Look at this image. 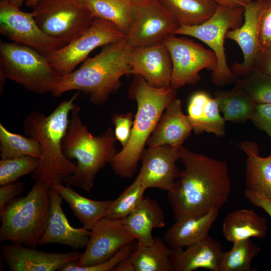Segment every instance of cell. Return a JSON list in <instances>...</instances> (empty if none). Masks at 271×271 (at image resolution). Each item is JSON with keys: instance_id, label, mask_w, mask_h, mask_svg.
I'll return each mask as SVG.
<instances>
[{"instance_id": "6da1fadb", "label": "cell", "mask_w": 271, "mask_h": 271, "mask_svg": "<svg viewBox=\"0 0 271 271\" xmlns=\"http://www.w3.org/2000/svg\"><path fill=\"white\" fill-rule=\"evenodd\" d=\"M180 171L172 191L167 192L175 220L220 210L229 197L231 182L224 161L196 153L182 146Z\"/></svg>"}, {"instance_id": "7a4b0ae2", "label": "cell", "mask_w": 271, "mask_h": 271, "mask_svg": "<svg viewBox=\"0 0 271 271\" xmlns=\"http://www.w3.org/2000/svg\"><path fill=\"white\" fill-rule=\"evenodd\" d=\"M79 94L77 91L62 101L48 115L34 111L25 119L24 133L36 139L41 149L38 167L31 174L34 181H42L52 187L75 172L76 164L63 154L62 142L69 124V115L79 107L75 101Z\"/></svg>"}, {"instance_id": "3957f363", "label": "cell", "mask_w": 271, "mask_h": 271, "mask_svg": "<svg viewBox=\"0 0 271 271\" xmlns=\"http://www.w3.org/2000/svg\"><path fill=\"white\" fill-rule=\"evenodd\" d=\"M132 48L125 37L102 47L95 56L87 58L76 70L63 76L51 93L58 97L71 90L83 92L95 105L104 104L121 86L120 78L131 74Z\"/></svg>"}, {"instance_id": "277c9868", "label": "cell", "mask_w": 271, "mask_h": 271, "mask_svg": "<svg viewBox=\"0 0 271 271\" xmlns=\"http://www.w3.org/2000/svg\"><path fill=\"white\" fill-rule=\"evenodd\" d=\"M138 105L130 138L126 146L110 162L112 171L121 178H132L147 141L170 101L176 97L171 86L156 87L142 76L134 75L128 90Z\"/></svg>"}, {"instance_id": "5b68a950", "label": "cell", "mask_w": 271, "mask_h": 271, "mask_svg": "<svg viewBox=\"0 0 271 271\" xmlns=\"http://www.w3.org/2000/svg\"><path fill=\"white\" fill-rule=\"evenodd\" d=\"M79 111V107L72 111L62 142L63 154L68 159L77 160V169L62 182L89 193L96 175L117 153L116 139L110 128L99 136L92 135L82 123Z\"/></svg>"}, {"instance_id": "8992f818", "label": "cell", "mask_w": 271, "mask_h": 271, "mask_svg": "<svg viewBox=\"0 0 271 271\" xmlns=\"http://www.w3.org/2000/svg\"><path fill=\"white\" fill-rule=\"evenodd\" d=\"M51 188L43 182H35L27 195L14 199L0 211L1 241L39 245L48 221Z\"/></svg>"}, {"instance_id": "52a82bcc", "label": "cell", "mask_w": 271, "mask_h": 271, "mask_svg": "<svg viewBox=\"0 0 271 271\" xmlns=\"http://www.w3.org/2000/svg\"><path fill=\"white\" fill-rule=\"evenodd\" d=\"M0 74L39 94L52 93L63 77L46 55L25 45L4 41L0 43Z\"/></svg>"}, {"instance_id": "ba28073f", "label": "cell", "mask_w": 271, "mask_h": 271, "mask_svg": "<svg viewBox=\"0 0 271 271\" xmlns=\"http://www.w3.org/2000/svg\"><path fill=\"white\" fill-rule=\"evenodd\" d=\"M244 8L218 5L213 15L204 23L193 26H180L174 34L196 38L208 46L216 57L211 79L218 86L235 82L237 79L227 64L224 44L227 31L242 24Z\"/></svg>"}, {"instance_id": "9c48e42d", "label": "cell", "mask_w": 271, "mask_h": 271, "mask_svg": "<svg viewBox=\"0 0 271 271\" xmlns=\"http://www.w3.org/2000/svg\"><path fill=\"white\" fill-rule=\"evenodd\" d=\"M32 12L45 33L66 44L82 34L94 18L82 0H41Z\"/></svg>"}, {"instance_id": "30bf717a", "label": "cell", "mask_w": 271, "mask_h": 271, "mask_svg": "<svg viewBox=\"0 0 271 271\" xmlns=\"http://www.w3.org/2000/svg\"><path fill=\"white\" fill-rule=\"evenodd\" d=\"M125 37L113 23L94 18L90 27L79 37L65 46L50 52L46 56L54 68L63 76L75 70L89 53Z\"/></svg>"}, {"instance_id": "8fae6325", "label": "cell", "mask_w": 271, "mask_h": 271, "mask_svg": "<svg viewBox=\"0 0 271 271\" xmlns=\"http://www.w3.org/2000/svg\"><path fill=\"white\" fill-rule=\"evenodd\" d=\"M0 33L8 39L48 53L66 44L45 33L37 25L32 12L20 9L15 0L0 1Z\"/></svg>"}, {"instance_id": "7c38bea8", "label": "cell", "mask_w": 271, "mask_h": 271, "mask_svg": "<svg viewBox=\"0 0 271 271\" xmlns=\"http://www.w3.org/2000/svg\"><path fill=\"white\" fill-rule=\"evenodd\" d=\"M172 62L173 73L171 86L177 89L186 84L196 83L200 79L199 72L206 69L213 72L217 60L214 52L194 41L175 35L163 42Z\"/></svg>"}, {"instance_id": "4fadbf2b", "label": "cell", "mask_w": 271, "mask_h": 271, "mask_svg": "<svg viewBox=\"0 0 271 271\" xmlns=\"http://www.w3.org/2000/svg\"><path fill=\"white\" fill-rule=\"evenodd\" d=\"M180 26L158 0H149L136 5L134 21L125 38L133 48L147 47L163 42Z\"/></svg>"}, {"instance_id": "5bb4252c", "label": "cell", "mask_w": 271, "mask_h": 271, "mask_svg": "<svg viewBox=\"0 0 271 271\" xmlns=\"http://www.w3.org/2000/svg\"><path fill=\"white\" fill-rule=\"evenodd\" d=\"M83 253L77 262L80 266L95 265L114 255L124 245L136 241L121 220L103 217L90 229Z\"/></svg>"}, {"instance_id": "9a60e30c", "label": "cell", "mask_w": 271, "mask_h": 271, "mask_svg": "<svg viewBox=\"0 0 271 271\" xmlns=\"http://www.w3.org/2000/svg\"><path fill=\"white\" fill-rule=\"evenodd\" d=\"M179 149L169 145L148 147L143 151L137 179L147 189L173 190L180 171L176 164Z\"/></svg>"}, {"instance_id": "2e32d148", "label": "cell", "mask_w": 271, "mask_h": 271, "mask_svg": "<svg viewBox=\"0 0 271 271\" xmlns=\"http://www.w3.org/2000/svg\"><path fill=\"white\" fill-rule=\"evenodd\" d=\"M1 251L11 271L59 270L66 264L77 262L82 254L74 249L65 253L45 252L14 243L2 244Z\"/></svg>"}, {"instance_id": "e0dca14e", "label": "cell", "mask_w": 271, "mask_h": 271, "mask_svg": "<svg viewBox=\"0 0 271 271\" xmlns=\"http://www.w3.org/2000/svg\"><path fill=\"white\" fill-rule=\"evenodd\" d=\"M263 0H253L244 8V21L239 27L227 31L225 39L236 43L243 54L241 63L236 62L230 68L236 76L245 77L254 68L260 53L259 17Z\"/></svg>"}, {"instance_id": "ac0fdd59", "label": "cell", "mask_w": 271, "mask_h": 271, "mask_svg": "<svg viewBox=\"0 0 271 271\" xmlns=\"http://www.w3.org/2000/svg\"><path fill=\"white\" fill-rule=\"evenodd\" d=\"M130 66L131 74L142 76L156 87L170 86L173 65L170 53L163 42L132 48Z\"/></svg>"}, {"instance_id": "d6986e66", "label": "cell", "mask_w": 271, "mask_h": 271, "mask_svg": "<svg viewBox=\"0 0 271 271\" xmlns=\"http://www.w3.org/2000/svg\"><path fill=\"white\" fill-rule=\"evenodd\" d=\"M50 210L47 225L39 245L57 243L68 246L74 250L85 248L90 230L72 226L62 207V198L53 187L50 190Z\"/></svg>"}, {"instance_id": "ffe728a7", "label": "cell", "mask_w": 271, "mask_h": 271, "mask_svg": "<svg viewBox=\"0 0 271 271\" xmlns=\"http://www.w3.org/2000/svg\"><path fill=\"white\" fill-rule=\"evenodd\" d=\"M192 130L188 117L182 111L181 101L176 97L166 107L148 139V147L169 145L179 148Z\"/></svg>"}, {"instance_id": "44dd1931", "label": "cell", "mask_w": 271, "mask_h": 271, "mask_svg": "<svg viewBox=\"0 0 271 271\" xmlns=\"http://www.w3.org/2000/svg\"><path fill=\"white\" fill-rule=\"evenodd\" d=\"M221 243L209 235L188 247L172 249L173 271H192L205 268L218 271L223 253Z\"/></svg>"}, {"instance_id": "7402d4cb", "label": "cell", "mask_w": 271, "mask_h": 271, "mask_svg": "<svg viewBox=\"0 0 271 271\" xmlns=\"http://www.w3.org/2000/svg\"><path fill=\"white\" fill-rule=\"evenodd\" d=\"M121 221L137 243L143 246L154 243V229L166 226L164 211L156 200L149 197H144L138 206Z\"/></svg>"}, {"instance_id": "603a6c76", "label": "cell", "mask_w": 271, "mask_h": 271, "mask_svg": "<svg viewBox=\"0 0 271 271\" xmlns=\"http://www.w3.org/2000/svg\"><path fill=\"white\" fill-rule=\"evenodd\" d=\"M219 210H211L206 214L190 216L175 220L165 232L164 239L172 249L185 248L207 237Z\"/></svg>"}, {"instance_id": "cb8c5ba5", "label": "cell", "mask_w": 271, "mask_h": 271, "mask_svg": "<svg viewBox=\"0 0 271 271\" xmlns=\"http://www.w3.org/2000/svg\"><path fill=\"white\" fill-rule=\"evenodd\" d=\"M267 230L266 219L248 209L229 212L222 222V234L232 243L250 237L264 238Z\"/></svg>"}, {"instance_id": "d4e9b609", "label": "cell", "mask_w": 271, "mask_h": 271, "mask_svg": "<svg viewBox=\"0 0 271 271\" xmlns=\"http://www.w3.org/2000/svg\"><path fill=\"white\" fill-rule=\"evenodd\" d=\"M239 147L247 156L246 188L271 199V153L266 157H260L258 145L251 141L242 142Z\"/></svg>"}, {"instance_id": "484cf974", "label": "cell", "mask_w": 271, "mask_h": 271, "mask_svg": "<svg viewBox=\"0 0 271 271\" xmlns=\"http://www.w3.org/2000/svg\"><path fill=\"white\" fill-rule=\"evenodd\" d=\"M53 187L68 204L83 227L88 230L104 217L112 202V200L97 201L88 199L78 194L70 186H64L62 183H57Z\"/></svg>"}, {"instance_id": "4316f807", "label": "cell", "mask_w": 271, "mask_h": 271, "mask_svg": "<svg viewBox=\"0 0 271 271\" xmlns=\"http://www.w3.org/2000/svg\"><path fill=\"white\" fill-rule=\"evenodd\" d=\"M94 18L115 24L126 36L135 17L133 0H82Z\"/></svg>"}, {"instance_id": "83f0119b", "label": "cell", "mask_w": 271, "mask_h": 271, "mask_svg": "<svg viewBox=\"0 0 271 271\" xmlns=\"http://www.w3.org/2000/svg\"><path fill=\"white\" fill-rule=\"evenodd\" d=\"M172 249L164 239L155 237L153 244H136L129 256L136 271H173L171 255Z\"/></svg>"}, {"instance_id": "f1b7e54d", "label": "cell", "mask_w": 271, "mask_h": 271, "mask_svg": "<svg viewBox=\"0 0 271 271\" xmlns=\"http://www.w3.org/2000/svg\"><path fill=\"white\" fill-rule=\"evenodd\" d=\"M180 26L201 24L214 13L218 5L213 0H158Z\"/></svg>"}, {"instance_id": "f546056e", "label": "cell", "mask_w": 271, "mask_h": 271, "mask_svg": "<svg viewBox=\"0 0 271 271\" xmlns=\"http://www.w3.org/2000/svg\"><path fill=\"white\" fill-rule=\"evenodd\" d=\"M220 112L225 121L244 122L250 119L257 103L242 89L234 86L215 92Z\"/></svg>"}, {"instance_id": "4dcf8cb0", "label": "cell", "mask_w": 271, "mask_h": 271, "mask_svg": "<svg viewBox=\"0 0 271 271\" xmlns=\"http://www.w3.org/2000/svg\"><path fill=\"white\" fill-rule=\"evenodd\" d=\"M0 156L1 159L24 156H33L39 159L40 146L36 139L13 133L1 123Z\"/></svg>"}, {"instance_id": "1f68e13d", "label": "cell", "mask_w": 271, "mask_h": 271, "mask_svg": "<svg viewBox=\"0 0 271 271\" xmlns=\"http://www.w3.org/2000/svg\"><path fill=\"white\" fill-rule=\"evenodd\" d=\"M260 252L250 238L233 242L230 250L223 252L218 271H250L251 262Z\"/></svg>"}, {"instance_id": "d6a6232c", "label": "cell", "mask_w": 271, "mask_h": 271, "mask_svg": "<svg viewBox=\"0 0 271 271\" xmlns=\"http://www.w3.org/2000/svg\"><path fill=\"white\" fill-rule=\"evenodd\" d=\"M145 188L137 179L113 200L104 217L122 220L130 214L144 198Z\"/></svg>"}, {"instance_id": "836d02e7", "label": "cell", "mask_w": 271, "mask_h": 271, "mask_svg": "<svg viewBox=\"0 0 271 271\" xmlns=\"http://www.w3.org/2000/svg\"><path fill=\"white\" fill-rule=\"evenodd\" d=\"M235 83V87L245 91L257 104L271 103V77L261 71L253 69Z\"/></svg>"}, {"instance_id": "e575fe53", "label": "cell", "mask_w": 271, "mask_h": 271, "mask_svg": "<svg viewBox=\"0 0 271 271\" xmlns=\"http://www.w3.org/2000/svg\"><path fill=\"white\" fill-rule=\"evenodd\" d=\"M39 162V158L33 156L1 159L0 185L15 183L22 177L32 174Z\"/></svg>"}, {"instance_id": "d590c367", "label": "cell", "mask_w": 271, "mask_h": 271, "mask_svg": "<svg viewBox=\"0 0 271 271\" xmlns=\"http://www.w3.org/2000/svg\"><path fill=\"white\" fill-rule=\"evenodd\" d=\"M218 103L214 97L207 102L196 134L204 132L222 137L225 132V120L220 114Z\"/></svg>"}, {"instance_id": "8d00e7d4", "label": "cell", "mask_w": 271, "mask_h": 271, "mask_svg": "<svg viewBox=\"0 0 271 271\" xmlns=\"http://www.w3.org/2000/svg\"><path fill=\"white\" fill-rule=\"evenodd\" d=\"M137 242L128 243L122 247L114 255L107 260L100 264L89 266H80L77 262L69 263L62 267L60 271H109L112 270L115 266L122 259L128 256L133 249Z\"/></svg>"}, {"instance_id": "74e56055", "label": "cell", "mask_w": 271, "mask_h": 271, "mask_svg": "<svg viewBox=\"0 0 271 271\" xmlns=\"http://www.w3.org/2000/svg\"><path fill=\"white\" fill-rule=\"evenodd\" d=\"M211 97L207 92L199 91L191 96L188 104V117L192 130L196 132L202 118L205 105Z\"/></svg>"}, {"instance_id": "f35d334b", "label": "cell", "mask_w": 271, "mask_h": 271, "mask_svg": "<svg viewBox=\"0 0 271 271\" xmlns=\"http://www.w3.org/2000/svg\"><path fill=\"white\" fill-rule=\"evenodd\" d=\"M260 52L271 48V0H263L259 17Z\"/></svg>"}, {"instance_id": "ab89813d", "label": "cell", "mask_w": 271, "mask_h": 271, "mask_svg": "<svg viewBox=\"0 0 271 271\" xmlns=\"http://www.w3.org/2000/svg\"><path fill=\"white\" fill-rule=\"evenodd\" d=\"M114 125V134L116 140L124 147L130 138L133 124V115L131 112L115 114L111 118Z\"/></svg>"}, {"instance_id": "60d3db41", "label": "cell", "mask_w": 271, "mask_h": 271, "mask_svg": "<svg viewBox=\"0 0 271 271\" xmlns=\"http://www.w3.org/2000/svg\"><path fill=\"white\" fill-rule=\"evenodd\" d=\"M250 120L271 138V103L257 104Z\"/></svg>"}, {"instance_id": "b9f144b4", "label": "cell", "mask_w": 271, "mask_h": 271, "mask_svg": "<svg viewBox=\"0 0 271 271\" xmlns=\"http://www.w3.org/2000/svg\"><path fill=\"white\" fill-rule=\"evenodd\" d=\"M25 184L17 182L1 186L0 211L10 201L21 195L24 191Z\"/></svg>"}, {"instance_id": "7bdbcfd3", "label": "cell", "mask_w": 271, "mask_h": 271, "mask_svg": "<svg viewBox=\"0 0 271 271\" xmlns=\"http://www.w3.org/2000/svg\"><path fill=\"white\" fill-rule=\"evenodd\" d=\"M243 194L252 205L262 208L271 218V199L267 198L247 188L244 190Z\"/></svg>"}, {"instance_id": "ee69618b", "label": "cell", "mask_w": 271, "mask_h": 271, "mask_svg": "<svg viewBox=\"0 0 271 271\" xmlns=\"http://www.w3.org/2000/svg\"><path fill=\"white\" fill-rule=\"evenodd\" d=\"M254 69L271 77V48L259 53Z\"/></svg>"}, {"instance_id": "f6af8a7d", "label": "cell", "mask_w": 271, "mask_h": 271, "mask_svg": "<svg viewBox=\"0 0 271 271\" xmlns=\"http://www.w3.org/2000/svg\"><path fill=\"white\" fill-rule=\"evenodd\" d=\"M218 5L231 8H244L253 0H213Z\"/></svg>"}, {"instance_id": "bcb514c9", "label": "cell", "mask_w": 271, "mask_h": 271, "mask_svg": "<svg viewBox=\"0 0 271 271\" xmlns=\"http://www.w3.org/2000/svg\"><path fill=\"white\" fill-rule=\"evenodd\" d=\"M121 260L113 268V271H136L134 267L129 256Z\"/></svg>"}, {"instance_id": "7dc6e473", "label": "cell", "mask_w": 271, "mask_h": 271, "mask_svg": "<svg viewBox=\"0 0 271 271\" xmlns=\"http://www.w3.org/2000/svg\"><path fill=\"white\" fill-rule=\"evenodd\" d=\"M40 1L41 0H26L25 1V5L27 7L32 8Z\"/></svg>"}, {"instance_id": "c3c4849f", "label": "cell", "mask_w": 271, "mask_h": 271, "mask_svg": "<svg viewBox=\"0 0 271 271\" xmlns=\"http://www.w3.org/2000/svg\"><path fill=\"white\" fill-rule=\"evenodd\" d=\"M133 1L136 5H139L144 4L148 2L149 0H133Z\"/></svg>"}, {"instance_id": "681fc988", "label": "cell", "mask_w": 271, "mask_h": 271, "mask_svg": "<svg viewBox=\"0 0 271 271\" xmlns=\"http://www.w3.org/2000/svg\"><path fill=\"white\" fill-rule=\"evenodd\" d=\"M18 6L21 7L26 0H15Z\"/></svg>"}]
</instances>
